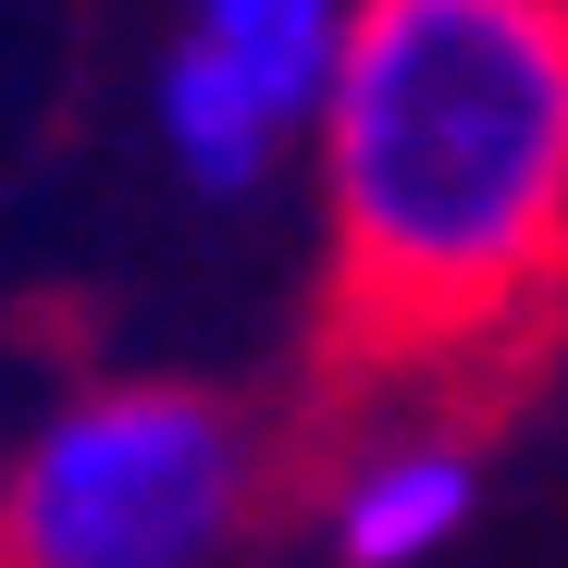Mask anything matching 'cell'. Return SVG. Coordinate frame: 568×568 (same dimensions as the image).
<instances>
[{"label":"cell","mask_w":568,"mask_h":568,"mask_svg":"<svg viewBox=\"0 0 568 568\" xmlns=\"http://www.w3.org/2000/svg\"><path fill=\"white\" fill-rule=\"evenodd\" d=\"M0 568H13V531H0Z\"/></svg>","instance_id":"cell-5"},{"label":"cell","mask_w":568,"mask_h":568,"mask_svg":"<svg viewBox=\"0 0 568 568\" xmlns=\"http://www.w3.org/2000/svg\"><path fill=\"white\" fill-rule=\"evenodd\" d=\"M272 483V433L173 371H112L38 408L0 469L13 568H211Z\"/></svg>","instance_id":"cell-2"},{"label":"cell","mask_w":568,"mask_h":568,"mask_svg":"<svg viewBox=\"0 0 568 568\" xmlns=\"http://www.w3.org/2000/svg\"><path fill=\"white\" fill-rule=\"evenodd\" d=\"M469 519H483V433L457 408L384 420L322 483V556L334 568H433Z\"/></svg>","instance_id":"cell-4"},{"label":"cell","mask_w":568,"mask_h":568,"mask_svg":"<svg viewBox=\"0 0 568 568\" xmlns=\"http://www.w3.org/2000/svg\"><path fill=\"white\" fill-rule=\"evenodd\" d=\"M358 0H185L149 62V124L185 199H260L284 149L322 136Z\"/></svg>","instance_id":"cell-3"},{"label":"cell","mask_w":568,"mask_h":568,"mask_svg":"<svg viewBox=\"0 0 568 568\" xmlns=\"http://www.w3.org/2000/svg\"><path fill=\"white\" fill-rule=\"evenodd\" d=\"M568 322V0H358L322 100L334 384H483Z\"/></svg>","instance_id":"cell-1"}]
</instances>
